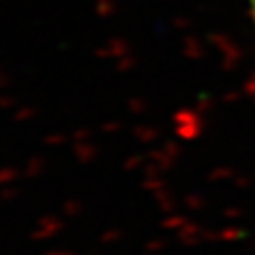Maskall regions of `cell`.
Instances as JSON below:
<instances>
[{"instance_id": "cell-1", "label": "cell", "mask_w": 255, "mask_h": 255, "mask_svg": "<svg viewBox=\"0 0 255 255\" xmlns=\"http://www.w3.org/2000/svg\"><path fill=\"white\" fill-rule=\"evenodd\" d=\"M251 2V8H253V14H255V0H249Z\"/></svg>"}]
</instances>
